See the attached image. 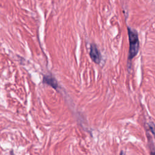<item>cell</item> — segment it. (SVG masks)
<instances>
[{"label":"cell","instance_id":"obj_2","mask_svg":"<svg viewBox=\"0 0 155 155\" xmlns=\"http://www.w3.org/2000/svg\"><path fill=\"white\" fill-rule=\"evenodd\" d=\"M90 56L91 60L96 64H99L101 61V54L96 45L94 43L90 44Z\"/></svg>","mask_w":155,"mask_h":155},{"label":"cell","instance_id":"obj_6","mask_svg":"<svg viewBox=\"0 0 155 155\" xmlns=\"http://www.w3.org/2000/svg\"><path fill=\"white\" fill-rule=\"evenodd\" d=\"M120 155H124V153H123V152L122 151V152L120 153Z\"/></svg>","mask_w":155,"mask_h":155},{"label":"cell","instance_id":"obj_1","mask_svg":"<svg viewBox=\"0 0 155 155\" xmlns=\"http://www.w3.org/2000/svg\"><path fill=\"white\" fill-rule=\"evenodd\" d=\"M128 39L130 43L128 61H131L138 53L139 50V41L138 33L136 30L127 27Z\"/></svg>","mask_w":155,"mask_h":155},{"label":"cell","instance_id":"obj_5","mask_svg":"<svg viewBox=\"0 0 155 155\" xmlns=\"http://www.w3.org/2000/svg\"><path fill=\"white\" fill-rule=\"evenodd\" d=\"M151 155H155V151H151Z\"/></svg>","mask_w":155,"mask_h":155},{"label":"cell","instance_id":"obj_4","mask_svg":"<svg viewBox=\"0 0 155 155\" xmlns=\"http://www.w3.org/2000/svg\"><path fill=\"white\" fill-rule=\"evenodd\" d=\"M148 125L149 130L152 133L153 135L155 138V124L153 122H150V123H148Z\"/></svg>","mask_w":155,"mask_h":155},{"label":"cell","instance_id":"obj_3","mask_svg":"<svg viewBox=\"0 0 155 155\" xmlns=\"http://www.w3.org/2000/svg\"><path fill=\"white\" fill-rule=\"evenodd\" d=\"M43 83L51 87L55 90L58 88V83L56 79L52 75H45L43 77Z\"/></svg>","mask_w":155,"mask_h":155}]
</instances>
